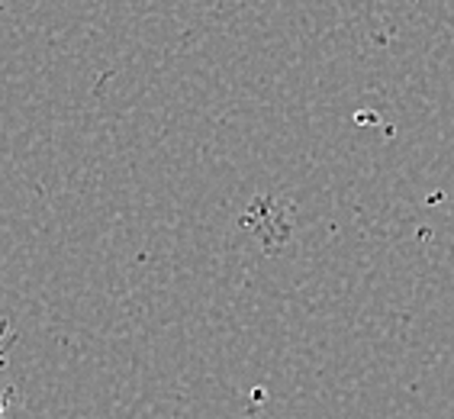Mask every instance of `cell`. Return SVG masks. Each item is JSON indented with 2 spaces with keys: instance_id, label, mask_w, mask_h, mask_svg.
<instances>
[{
  "instance_id": "1",
  "label": "cell",
  "mask_w": 454,
  "mask_h": 419,
  "mask_svg": "<svg viewBox=\"0 0 454 419\" xmlns=\"http://www.w3.org/2000/svg\"><path fill=\"white\" fill-rule=\"evenodd\" d=\"M0 407H4V403H0Z\"/></svg>"
}]
</instances>
